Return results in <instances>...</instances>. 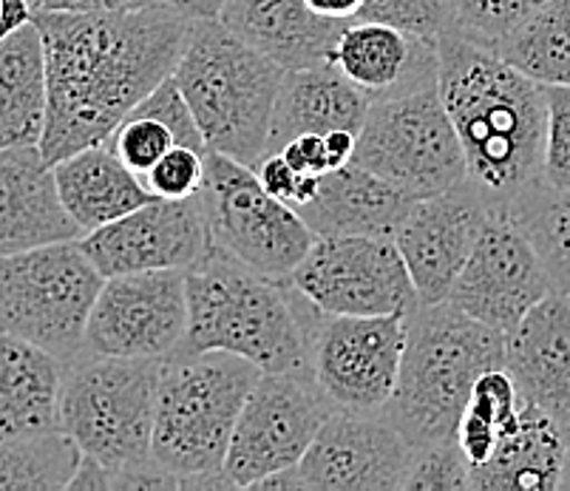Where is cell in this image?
I'll return each mask as SVG.
<instances>
[{"mask_svg": "<svg viewBox=\"0 0 570 491\" xmlns=\"http://www.w3.org/2000/svg\"><path fill=\"white\" fill-rule=\"evenodd\" d=\"M46 49L49 106L40 151L51 165L102 146L174 75L194 18L159 3L139 12H35Z\"/></svg>", "mask_w": 570, "mask_h": 491, "instance_id": "cell-1", "label": "cell"}, {"mask_svg": "<svg viewBox=\"0 0 570 491\" xmlns=\"http://www.w3.org/2000/svg\"><path fill=\"white\" fill-rule=\"evenodd\" d=\"M438 89L465 157V183L511 210L542 179L546 86L458 29L438 40Z\"/></svg>", "mask_w": 570, "mask_h": 491, "instance_id": "cell-2", "label": "cell"}, {"mask_svg": "<svg viewBox=\"0 0 570 491\" xmlns=\"http://www.w3.org/2000/svg\"><path fill=\"white\" fill-rule=\"evenodd\" d=\"M188 278V353L242 355L262 372H309L313 333L324 313L287 278H273L214 245Z\"/></svg>", "mask_w": 570, "mask_h": 491, "instance_id": "cell-3", "label": "cell"}, {"mask_svg": "<svg viewBox=\"0 0 570 491\" xmlns=\"http://www.w3.org/2000/svg\"><path fill=\"white\" fill-rule=\"evenodd\" d=\"M505 364V333L449 302L406 313V346L386 415L414 449L458 438V423L483 372Z\"/></svg>", "mask_w": 570, "mask_h": 491, "instance_id": "cell-4", "label": "cell"}, {"mask_svg": "<svg viewBox=\"0 0 570 491\" xmlns=\"http://www.w3.org/2000/svg\"><path fill=\"white\" fill-rule=\"evenodd\" d=\"M258 375L253 361L222 350L168 355L159 372L151 435L159 467L183 478L188 489H230L222 469Z\"/></svg>", "mask_w": 570, "mask_h": 491, "instance_id": "cell-5", "label": "cell"}, {"mask_svg": "<svg viewBox=\"0 0 570 491\" xmlns=\"http://www.w3.org/2000/svg\"><path fill=\"white\" fill-rule=\"evenodd\" d=\"M284 71L219 18L190 23L174 77L188 97L207 151L250 168L262 163Z\"/></svg>", "mask_w": 570, "mask_h": 491, "instance_id": "cell-6", "label": "cell"}, {"mask_svg": "<svg viewBox=\"0 0 570 491\" xmlns=\"http://www.w3.org/2000/svg\"><path fill=\"white\" fill-rule=\"evenodd\" d=\"M165 359H117L80 350L63 364L57 426L114 474L151 458L154 410Z\"/></svg>", "mask_w": 570, "mask_h": 491, "instance_id": "cell-7", "label": "cell"}, {"mask_svg": "<svg viewBox=\"0 0 570 491\" xmlns=\"http://www.w3.org/2000/svg\"><path fill=\"white\" fill-rule=\"evenodd\" d=\"M106 276L80 239L0 256V330L69 361L86 346V327Z\"/></svg>", "mask_w": 570, "mask_h": 491, "instance_id": "cell-8", "label": "cell"}, {"mask_svg": "<svg viewBox=\"0 0 570 491\" xmlns=\"http://www.w3.org/2000/svg\"><path fill=\"white\" fill-rule=\"evenodd\" d=\"M352 163L412 199H429L463 185L465 157L438 82L372 100Z\"/></svg>", "mask_w": 570, "mask_h": 491, "instance_id": "cell-9", "label": "cell"}, {"mask_svg": "<svg viewBox=\"0 0 570 491\" xmlns=\"http://www.w3.org/2000/svg\"><path fill=\"white\" fill-rule=\"evenodd\" d=\"M214 245L273 278H287L318 236L287 202L269 196L256 170L225 154L205 151L199 190Z\"/></svg>", "mask_w": 570, "mask_h": 491, "instance_id": "cell-10", "label": "cell"}, {"mask_svg": "<svg viewBox=\"0 0 570 491\" xmlns=\"http://www.w3.org/2000/svg\"><path fill=\"white\" fill-rule=\"evenodd\" d=\"M333 410L309 372H262L242 406L222 469L230 489H256L262 480L298 467Z\"/></svg>", "mask_w": 570, "mask_h": 491, "instance_id": "cell-11", "label": "cell"}, {"mask_svg": "<svg viewBox=\"0 0 570 491\" xmlns=\"http://www.w3.org/2000/svg\"><path fill=\"white\" fill-rule=\"evenodd\" d=\"M417 449L386 410H333L302 463L262 480L278 491H406Z\"/></svg>", "mask_w": 570, "mask_h": 491, "instance_id": "cell-12", "label": "cell"}, {"mask_svg": "<svg viewBox=\"0 0 570 491\" xmlns=\"http://www.w3.org/2000/svg\"><path fill=\"white\" fill-rule=\"evenodd\" d=\"M287 282L324 315H406L420 304L392 236H318Z\"/></svg>", "mask_w": 570, "mask_h": 491, "instance_id": "cell-13", "label": "cell"}, {"mask_svg": "<svg viewBox=\"0 0 570 491\" xmlns=\"http://www.w3.org/2000/svg\"><path fill=\"white\" fill-rule=\"evenodd\" d=\"M188 335L185 271L108 276L86 327V346L117 359H168Z\"/></svg>", "mask_w": 570, "mask_h": 491, "instance_id": "cell-14", "label": "cell"}, {"mask_svg": "<svg viewBox=\"0 0 570 491\" xmlns=\"http://www.w3.org/2000/svg\"><path fill=\"white\" fill-rule=\"evenodd\" d=\"M406 346V315H321L313 379L335 410H386Z\"/></svg>", "mask_w": 570, "mask_h": 491, "instance_id": "cell-15", "label": "cell"}, {"mask_svg": "<svg viewBox=\"0 0 570 491\" xmlns=\"http://www.w3.org/2000/svg\"><path fill=\"white\" fill-rule=\"evenodd\" d=\"M551 293V276L520 222L511 210L491 208L445 302L476 322L508 333L533 304Z\"/></svg>", "mask_w": 570, "mask_h": 491, "instance_id": "cell-16", "label": "cell"}, {"mask_svg": "<svg viewBox=\"0 0 570 491\" xmlns=\"http://www.w3.org/2000/svg\"><path fill=\"white\" fill-rule=\"evenodd\" d=\"M102 276L145 271H190L214 247L202 196L151 199L122 219L80 239Z\"/></svg>", "mask_w": 570, "mask_h": 491, "instance_id": "cell-17", "label": "cell"}, {"mask_svg": "<svg viewBox=\"0 0 570 491\" xmlns=\"http://www.w3.org/2000/svg\"><path fill=\"white\" fill-rule=\"evenodd\" d=\"M489 202L469 183L412 202V208L392 230V242L406 262L420 304L449 298L489 219Z\"/></svg>", "mask_w": 570, "mask_h": 491, "instance_id": "cell-18", "label": "cell"}, {"mask_svg": "<svg viewBox=\"0 0 570 491\" xmlns=\"http://www.w3.org/2000/svg\"><path fill=\"white\" fill-rule=\"evenodd\" d=\"M326 66L370 100H386L438 82V40L417 38L381 20H346Z\"/></svg>", "mask_w": 570, "mask_h": 491, "instance_id": "cell-19", "label": "cell"}, {"mask_svg": "<svg viewBox=\"0 0 570 491\" xmlns=\"http://www.w3.org/2000/svg\"><path fill=\"white\" fill-rule=\"evenodd\" d=\"M502 366L522 401L570 432V296L551 293L508 330Z\"/></svg>", "mask_w": 570, "mask_h": 491, "instance_id": "cell-20", "label": "cell"}, {"mask_svg": "<svg viewBox=\"0 0 570 491\" xmlns=\"http://www.w3.org/2000/svg\"><path fill=\"white\" fill-rule=\"evenodd\" d=\"M82 239L40 146L0 148V256Z\"/></svg>", "mask_w": 570, "mask_h": 491, "instance_id": "cell-21", "label": "cell"}, {"mask_svg": "<svg viewBox=\"0 0 570 491\" xmlns=\"http://www.w3.org/2000/svg\"><path fill=\"white\" fill-rule=\"evenodd\" d=\"M219 20L287 71L326 66L346 23L313 12L307 0H225Z\"/></svg>", "mask_w": 570, "mask_h": 491, "instance_id": "cell-22", "label": "cell"}, {"mask_svg": "<svg viewBox=\"0 0 570 491\" xmlns=\"http://www.w3.org/2000/svg\"><path fill=\"white\" fill-rule=\"evenodd\" d=\"M412 202L401 188L350 163L326 170L313 199L295 210L315 236H392Z\"/></svg>", "mask_w": 570, "mask_h": 491, "instance_id": "cell-23", "label": "cell"}, {"mask_svg": "<svg viewBox=\"0 0 570 491\" xmlns=\"http://www.w3.org/2000/svg\"><path fill=\"white\" fill-rule=\"evenodd\" d=\"M570 432L533 403L522 401L514 426L483 467L471 469V491H557L562 489Z\"/></svg>", "mask_w": 570, "mask_h": 491, "instance_id": "cell-24", "label": "cell"}, {"mask_svg": "<svg viewBox=\"0 0 570 491\" xmlns=\"http://www.w3.org/2000/svg\"><path fill=\"white\" fill-rule=\"evenodd\" d=\"M372 100L333 66L284 71L276 111L269 122V151H282L289 139L302 134L352 131L357 134L366 120Z\"/></svg>", "mask_w": 570, "mask_h": 491, "instance_id": "cell-25", "label": "cell"}, {"mask_svg": "<svg viewBox=\"0 0 570 491\" xmlns=\"http://www.w3.org/2000/svg\"><path fill=\"white\" fill-rule=\"evenodd\" d=\"M63 361L0 330V441L57 426Z\"/></svg>", "mask_w": 570, "mask_h": 491, "instance_id": "cell-26", "label": "cell"}, {"mask_svg": "<svg viewBox=\"0 0 570 491\" xmlns=\"http://www.w3.org/2000/svg\"><path fill=\"white\" fill-rule=\"evenodd\" d=\"M55 183L82 236L122 219L154 199L142 179L122 165V159L106 143L55 163Z\"/></svg>", "mask_w": 570, "mask_h": 491, "instance_id": "cell-27", "label": "cell"}, {"mask_svg": "<svg viewBox=\"0 0 570 491\" xmlns=\"http://www.w3.org/2000/svg\"><path fill=\"white\" fill-rule=\"evenodd\" d=\"M46 106L43 35L32 20L0 40V148L40 146Z\"/></svg>", "mask_w": 570, "mask_h": 491, "instance_id": "cell-28", "label": "cell"}, {"mask_svg": "<svg viewBox=\"0 0 570 491\" xmlns=\"http://www.w3.org/2000/svg\"><path fill=\"white\" fill-rule=\"evenodd\" d=\"M494 51L542 86H570V0H546Z\"/></svg>", "mask_w": 570, "mask_h": 491, "instance_id": "cell-29", "label": "cell"}, {"mask_svg": "<svg viewBox=\"0 0 570 491\" xmlns=\"http://www.w3.org/2000/svg\"><path fill=\"white\" fill-rule=\"evenodd\" d=\"M82 452L63 429L0 441V491L69 489Z\"/></svg>", "mask_w": 570, "mask_h": 491, "instance_id": "cell-30", "label": "cell"}, {"mask_svg": "<svg viewBox=\"0 0 570 491\" xmlns=\"http://www.w3.org/2000/svg\"><path fill=\"white\" fill-rule=\"evenodd\" d=\"M520 406L522 397L505 366L483 372L476 379L458 423V443L471 469L483 467L494 454L508 429L514 426Z\"/></svg>", "mask_w": 570, "mask_h": 491, "instance_id": "cell-31", "label": "cell"}, {"mask_svg": "<svg viewBox=\"0 0 570 491\" xmlns=\"http://www.w3.org/2000/svg\"><path fill=\"white\" fill-rule=\"evenodd\" d=\"M511 214L537 247L553 293L570 296V188L539 183L517 202Z\"/></svg>", "mask_w": 570, "mask_h": 491, "instance_id": "cell-32", "label": "cell"}, {"mask_svg": "<svg viewBox=\"0 0 570 491\" xmlns=\"http://www.w3.org/2000/svg\"><path fill=\"white\" fill-rule=\"evenodd\" d=\"M546 0H449L452 29L474 43L494 49L517 23L539 9Z\"/></svg>", "mask_w": 570, "mask_h": 491, "instance_id": "cell-33", "label": "cell"}, {"mask_svg": "<svg viewBox=\"0 0 570 491\" xmlns=\"http://www.w3.org/2000/svg\"><path fill=\"white\" fill-rule=\"evenodd\" d=\"M106 146L122 159V165H128L142 179L176 146V139L170 134V128L163 126V122L131 114L106 139Z\"/></svg>", "mask_w": 570, "mask_h": 491, "instance_id": "cell-34", "label": "cell"}, {"mask_svg": "<svg viewBox=\"0 0 570 491\" xmlns=\"http://www.w3.org/2000/svg\"><path fill=\"white\" fill-rule=\"evenodd\" d=\"M355 20H381L417 38L440 40L452 29V9L449 0H364Z\"/></svg>", "mask_w": 570, "mask_h": 491, "instance_id": "cell-35", "label": "cell"}, {"mask_svg": "<svg viewBox=\"0 0 570 491\" xmlns=\"http://www.w3.org/2000/svg\"><path fill=\"white\" fill-rule=\"evenodd\" d=\"M471 467L460 449L458 438L438 443V446L417 449L409 472L406 491H426V489H469Z\"/></svg>", "mask_w": 570, "mask_h": 491, "instance_id": "cell-36", "label": "cell"}, {"mask_svg": "<svg viewBox=\"0 0 570 491\" xmlns=\"http://www.w3.org/2000/svg\"><path fill=\"white\" fill-rule=\"evenodd\" d=\"M154 199H190L205 185V151L174 146L142 177Z\"/></svg>", "mask_w": 570, "mask_h": 491, "instance_id": "cell-37", "label": "cell"}, {"mask_svg": "<svg viewBox=\"0 0 570 491\" xmlns=\"http://www.w3.org/2000/svg\"><path fill=\"white\" fill-rule=\"evenodd\" d=\"M131 114H137V117H151V120L168 126L176 139V146H190L196 148V151H207L199 126H196L194 111H190L188 106V97L183 95V89H179V82H176L174 75L165 77L157 89L145 97ZM131 114H128V117H131Z\"/></svg>", "mask_w": 570, "mask_h": 491, "instance_id": "cell-38", "label": "cell"}, {"mask_svg": "<svg viewBox=\"0 0 570 491\" xmlns=\"http://www.w3.org/2000/svg\"><path fill=\"white\" fill-rule=\"evenodd\" d=\"M548 128L542 179L553 188H570V86H546Z\"/></svg>", "mask_w": 570, "mask_h": 491, "instance_id": "cell-39", "label": "cell"}, {"mask_svg": "<svg viewBox=\"0 0 570 491\" xmlns=\"http://www.w3.org/2000/svg\"><path fill=\"white\" fill-rule=\"evenodd\" d=\"M253 170H256L258 183H262V188L267 190L269 196H276V199L293 205L295 194H298V183H302V174L282 157V151L264 154L262 163Z\"/></svg>", "mask_w": 570, "mask_h": 491, "instance_id": "cell-40", "label": "cell"}, {"mask_svg": "<svg viewBox=\"0 0 570 491\" xmlns=\"http://www.w3.org/2000/svg\"><path fill=\"white\" fill-rule=\"evenodd\" d=\"M282 157L298 174H309V177H324L326 170H330L324 134H302V137L289 139L287 146H282Z\"/></svg>", "mask_w": 570, "mask_h": 491, "instance_id": "cell-41", "label": "cell"}, {"mask_svg": "<svg viewBox=\"0 0 570 491\" xmlns=\"http://www.w3.org/2000/svg\"><path fill=\"white\" fill-rule=\"evenodd\" d=\"M35 12H82V14H108V12H139V9L159 7L163 0H32Z\"/></svg>", "mask_w": 570, "mask_h": 491, "instance_id": "cell-42", "label": "cell"}, {"mask_svg": "<svg viewBox=\"0 0 570 491\" xmlns=\"http://www.w3.org/2000/svg\"><path fill=\"white\" fill-rule=\"evenodd\" d=\"M35 20L32 0H0V40Z\"/></svg>", "mask_w": 570, "mask_h": 491, "instance_id": "cell-43", "label": "cell"}, {"mask_svg": "<svg viewBox=\"0 0 570 491\" xmlns=\"http://www.w3.org/2000/svg\"><path fill=\"white\" fill-rule=\"evenodd\" d=\"M326 139V157H330V170L335 168H344V165L352 163L355 157V143H357V134L352 131H330L324 134Z\"/></svg>", "mask_w": 570, "mask_h": 491, "instance_id": "cell-44", "label": "cell"}, {"mask_svg": "<svg viewBox=\"0 0 570 491\" xmlns=\"http://www.w3.org/2000/svg\"><path fill=\"white\" fill-rule=\"evenodd\" d=\"M307 7L313 12L324 14V18L333 20H355L364 0H307Z\"/></svg>", "mask_w": 570, "mask_h": 491, "instance_id": "cell-45", "label": "cell"}, {"mask_svg": "<svg viewBox=\"0 0 570 491\" xmlns=\"http://www.w3.org/2000/svg\"><path fill=\"white\" fill-rule=\"evenodd\" d=\"M163 3H168L170 9L188 14L194 20L219 18L222 7H225V0H163Z\"/></svg>", "mask_w": 570, "mask_h": 491, "instance_id": "cell-46", "label": "cell"}, {"mask_svg": "<svg viewBox=\"0 0 570 491\" xmlns=\"http://www.w3.org/2000/svg\"><path fill=\"white\" fill-rule=\"evenodd\" d=\"M562 489L570 491V449H568V463H564V478H562Z\"/></svg>", "mask_w": 570, "mask_h": 491, "instance_id": "cell-47", "label": "cell"}]
</instances>
